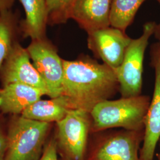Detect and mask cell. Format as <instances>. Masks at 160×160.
<instances>
[{
  "instance_id": "9c48e42d",
  "label": "cell",
  "mask_w": 160,
  "mask_h": 160,
  "mask_svg": "<svg viewBox=\"0 0 160 160\" xmlns=\"http://www.w3.org/2000/svg\"><path fill=\"white\" fill-rule=\"evenodd\" d=\"M132 40L124 31L109 26L88 33L87 45L96 57L115 70L122 62Z\"/></svg>"
},
{
  "instance_id": "5b68a950",
  "label": "cell",
  "mask_w": 160,
  "mask_h": 160,
  "mask_svg": "<svg viewBox=\"0 0 160 160\" xmlns=\"http://www.w3.org/2000/svg\"><path fill=\"white\" fill-rule=\"evenodd\" d=\"M144 131L123 129L97 134L88 142L85 160H141Z\"/></svg>"
},
{
  "instance_id": "4fadbf2b",
  "label": "cell",
  "mask_w": 160,
  "mask_h": 160,
  "mask_svg": "<svg viewBox=\"0 0 160 160\" xmlns=\"http://www.w3.org/2000/svg\"><path fill=\"white\" fill-rule=\"evenodd\" d=\"M23 6L26 18L21 23L24 38L32 40L46 38L48 12L46 0H19Z\"/></svg>"
},
{
  "instance_id": "7c38bea8",
  "label": "cell",
  "mask_w": 160,
  "mask_h": 160,
  "mask_svg": "<svg viewBox=\"0 0 160 160\" xmlns=\"http://www.w3.org/2000/svg\"><path fill=\"white\" fill-rule=\"evenodd\" d=\"M45 94L40 90L20 83H12L0 89V110L5 113L22 114L39 100Z\"/></svg>"
},
{
  "instance_id": "e0dca14e",
  "label": "cell",
  "mask_w": 160,
  "mask_h": 160,
  "mask_svg": "<svg viewBox=\"0 0 160 160\" xmlns=\"http://www.w3.org/2000/svg\"><path fill=\"white\" fill-rule=\"evenodd\" d=\"M77 0H46L48 24L67 23L69 18Z\"/></svg>"
},
{
  "instance_id": "30bf717a",
  "label": "cell",
  "mask_w": 160,
  "mask_h": 160,
  "mask_svg": "<svg viewBox=\"0 0 160 160\" xmlns=\"http://www.w3.org/2000/svg\"><path fill=\"white\" fill-rule=\"evenodd\" d=\"M3 86L20 83L36 88L48 96V90L43 80L33 63L27 49L16 42L0 68Z\"/></svg>"
},
{
  "instance_id": "9a60e30c",
  "label": "cell",
  "mask_w": 160,
  "mask_h": 160,
  "mask_svg": "<svg viewBox=\"0 0 160 160\" xmlns=\"http://www.w3.org/2000/svg\"><path fill=\"white\" fill-rule=\"evenodd\" d=\"M145 1L112 0L110 16V26L125 32L133 22L138 10Z\"/></svg>"
},
{
  "instance_id": "2e32d148",
  "label": "cell",
  "mask_w": 160,
  "mask_h": 160,
  "mask_svg": "<svg viewBox=\"0 0 160 160\" xmlns=\"http://www.w3.org/2000/svg\"><path fill=\"white\" fill-rule=\"evenodd\" d=\"M17 18L10 10L0 12V68L9 54L17 34Z\"/></svg>"
},
{
  "instance_id": "3957f363",
  "label": "cell",
  "mask_w": 160,
  "mask_h": 160,
  "mask_svg": "<svg viewBox=\"0 0 160 160\" xmlns=\"http://www.w3.org/2000/svg\"><path fill=\"white\" fill-rule=\"evenodd\" d=\"M51 123L16 117L7 133L8 147L5 160H39Z\"/></svg>"
},
{
  "instance_id": "ac0fdd59",
  "label": "cell",
  "mask_w": 160,
  "mask_h": 160,
  "mask_svg": "<svg viewBox=\"0 0 160 160\" xmlns=\"http://www.w3.org/2000/svg\"><path fill=\"white\" fill-rule=\"evenodd\" d=\"M39 160H58L57 145L55 137L46 142L43 154Z\"/></svg>"
},
{
  "instance_id": "8fae6325",
  "label": "cell",
  "mask_w": 160,
  "mask_h": 160,
  "mask_svg": "<svg viewBox=\"0 0 160 160\" xmlns=\"http://www.w3.org/2000/svg\"><path fill=\"white\" fill-rule=\"evenodd\" d=\"M112 0H77L71 18L88 33L110 26Z\"/></svg>"
},
{
  "instance_id": "8992f818",
  "label": "cell",
  "mask_w": 160,
  "mask_h": 160,
  "mask_svg": "<svg viewBox=\"0 0 160 160\" xmlns=\"http://www.w3.org/2000/svg\"><path fill=\"white\" fill-rule=\"evenodd\" d=\"M156 24L150 22L143 25L142 34L132 40L121 65L114 70L122 97L137 96L141 94L144 55Z\"/></svg>"
},
{
  "instance_id": "ba28073f",
  "label": "cell",
  "mask_w": 160,
  "mask_h": 160,
  "mask_svg": "<svg viewBox=\"0 0 160 160\" xmlns=\"http://www.w3.org/2000/svg\"><path fill=\"white\" fill-rule=\"evenodd\" d=\"M151 66L154 69V90L145 122L142 147L140 149L141 160H154L155 151L160 138V42L150 48Z\"/></svg>"
},
{
  "instance_id": "277c9868",
  "label": "cell",
  "mask_w": 160,
  "mask_h": 160,
  "mask_svg": "<svg viewBox=\"0 0 160 160\" xmlns=\"http://www.w3.org/2000/svg\"><path fill=\"white\" fill-rule=\"evenodd\" d=\"M55 139L58 152L62 158L85 160L92 128L90 113L81 110L71 109L66 116L57 123Z\"/></svg>"
},
{
  "instance_id": "d6986e66",
  "label": "cell",
  "mask_w": 160,
  "mask_h": 160,
  "mask_svg": "<svg viewBox=\"0 0 160 160\" xmlns=\"http://www.w3.org/2000/svg\"><path fill=\"white\" fill-rule=\"evenodd\" d=\"M8 147L7 135L0 126V160H5Z\"/></svg>"
},
{
  "instance_id": "52a82bcc",
  "label": "cell",
  "mask_w": 160,
  "mask_h": 160,
  "mask_svg": "<svg viewBox=\"0 0 160 160\" xmlns=\"http://www.w3.org/2000/svg\"><path fill=\"white\" fill-rule=\"evenodd\" d=\"M41 78L46 84L48 96L59 97L62 94L63 59L59 57L57 48L47 38L32 40L26 48Z\"/></svg>"
},
{
  "instance_id": "7402d4cb",
  "label": "cell",
  "mask_w": 160,
  "mask_h": 160,
  "mask_svg": "<svg viewBox=\"0 0 160 160\" xmlns=\"http://www.w3.org/2000/svg\"><path fill=\"white\" fill-rule=\"evenodd\" d=\"M159 142H160V140H159ZM157 156H158V160H160V153L158 154L157 155Z\"/></svg>"
},
{
  "instance_id": "5bb4252c",
  "label": "cell",
  "mask_w": 160,
  "mask_h": 160,
  "mask_svg": "<svg viewBox=\"0 0 160 160\" xmlns=\"http://www.w3.org/2000/svg\"><path fill=\"white\" fill-rule=\"evenodd\" d=\"M71 108L66 98L60 96L51 100H39L24 110L22 116L32 120L51 123L63 119Z\"/></svg>"
},
{
  "instance_id": "ffe728a7",
  "label": "cell",
  "mask_w": 160,
  "mask_h": 160,
  "mask_svg": "<svg viewBox=\"0 0 160 160\" xmlns=\"http://www.w3.org/2000/svg\"><path fill=\"white\" fill-rule=\"evenodd\" d=\"M14 0H0V12L10 10Z\"/></svg>"
},
{
  "instance_id": "44dd1931",
  "label": "cell",
  "mask_w": 160,
  "mask_h": 160,
  "mask_svg": "<svg viewBox=\"0 0 160 160\" xmlns=\"http://www.w3.org/2000/svg\"><path fill=\"white\" fill-rule=\"evenodd\" d=\"M158 2L160 4V0ZM154 34H155V38L159 40V42H160V23L159 24H156Z\"/></svg>"
},
{
  "instance_id": "6da1fadb",
  "label": "cell",
  "mask_w": 160,
  "mask_h": 160,
  "mask_svg": "<svg viewBox=\"0 0 160 160\" xmlns=\"http://www.w3.org/2000/svg\"><path fill=\"white\" fill-rule=\"evenodd\" d=\"M63 67L61 95L71 109L90 113L98 103L109 100L119 91L114 69L88 56L75 61L63 59Z\"/></svg>"
},
{
  "instance_id": "7a4b0ae2",
  "label": "cell",
  "mask_w": 160,
  "mask_h": 160,
  "mask_svg": "<svg viewBox=\"0 0 160 160\" xmlns=\"http://www.w3.org/2000/svg\"><path fill=\"white\" fill-rule=\"evenodd\" d=\"M151 98L139 95L107 100L97 104L90 113L92 133L121 128L128 131H145V122Z\"/></svg>"
},
{
  "instance_id": "603a6c76",
  "label": "cell",
  "mask_w": 160,
  "mask_h": 160,
  "mask_svg": "<svg viewBox=\"0 0 160 160\" xmlns=\"http://www.w3.org/2000/svg\"><path fill=\"white\" fill-rule=\"evenodd\" d=\"M62 160H64V159H62Z\"/></svg>"
}]
</instances>
